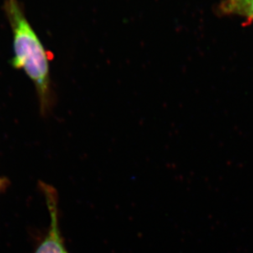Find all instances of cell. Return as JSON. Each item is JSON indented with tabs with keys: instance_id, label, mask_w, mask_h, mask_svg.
Masks as SVG:
<instances>
[{
	"instance_id": "6da1fadb",
	"label": "cell",
	"mask_w": 253,
	"mask_h": 253,
	"mask_svg": "<svg viewBox=\"0 0 253 253\" xmlns=\"http://www.w3.org/2000/svg\"><path fill=\"white\" fill-rule=\"evenodd\" d=\"M3 10L12 29L13 52L10 63L22 69L34 83L41 110L46 113L52 105L49 55L25 15L19 0H5Z\"/></svg>"
},
{
	"instance_id": "3957f363",
	"label": "cell",
	"mask_w": 253,
	"mask_h": 253,
	"mask_svg": "<svg viewBox=\"0 0 253 253\" xmlns=\"http://www.w3.org/2000/svg\"><path fill=\"white\" fill-rule=\"evenodd\" d=\"M222 13L253 20V0H224L219 6Z\"/></svg>"
},
{
	"instance_id": "277c9868",
	"label": "cell",
	"mask_w": 253,
	"mask_h": 253,
	"mask_svg": "<svg viewBox=\"0 0 253 253\" xmlns=\"http://www.w3.org/2000/svg\"><path fill=\"white\" fill-rule=\"evenodd\" d=\"M3 183H4V180H2V178H0V188H2V186H3Z\"/></svg>"
},
{
	"instance_id": "7a4b0ae2",
	"label": "cell",
	"mask_w": 253,
	"mask_h": 253,
	"mask_svg": "<svg viewBox=\"0 0 253 253\" xmlns=\"http://www.w3.org/2000/svg\"><path fill=\"white\" fill-rule=\"evenodd\" d=\"M42 188L49 210L50 224L46 236L37 247L35 253H68L59 229L57 192L51 186L44 183H42Z\"/></svg>"
}]
</instances>
